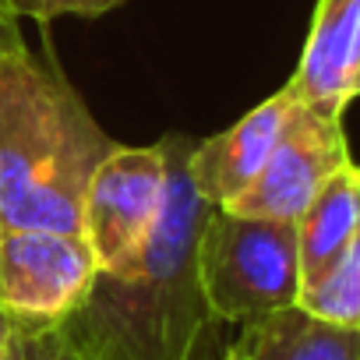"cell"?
<instances>
[{
    "mask_svg": "<svg viewBox=\"0 0 360 360\" xmlns=\"http://www.w3.org/2000/svg\"><path fill=\"white\" fill-rule=\"evenodd\" d=\"M159 216L120 269H99L89 297L57 325L78 360H195L216 325L198 283V237L212 205L188 173L191 138L169 134Z\"/></svg>",
    "mask_w": 360,
    "mask_h": 360,
    "instance_id": "cell-1",
    "label": "cell"
},
{
    "mask_svg": "<svg viewBox=\"0 0 360 360\" xmlns=\"http://www.w3.org/2000/svg\"><path fill=\"white\" fill-rule=\"evenodd\" d=\"M113 148L53 60L0 53V230L82 233L85 188Z\"/></svg>",
    "mask_w": 360,
    "mask_h": 360,
    "instance_id": "cell-2",
    "label": "cell"
},
{
    "mask_svg": "<svg viewBox=\"0 0 360 360\" xmlns=\"http://www.w3.org/2000/svg\"><path fill=\"white\" fill-rule=\"evenodd\" d=\"M198 283L212 318L226 325L297 304V223L212 209L198 237Z\"/></svg>",
    "mask_w": 360,
    "mask_h": 360,
    "instance_id": "cell-3",
    "label": "cell"
},
{
    "mask_svg": "<svg viewBox=\"0 0 360 360\" xmlns=\"http://www.w3.org/2000/svg\"><path fill=\"white\" fill-rule=\"evenodd\" d=\"M99 262L82 233L0 230V307L53 328L92 290Z\"/></svg>",
    "mask_w": 360,
    "mask_h": 360,
    "instance_id": "cell-4",
    "label": "cell"
},
{
    "mask_svg": "<svg viewBox=\"0 0 360 360\" xmlns=\"http://www.w3.org/2000/svg\"><path fill=\"white\" fill-rule=\"evenodd\" d=\"M353 159L342 134V117L293 99L286 127L265 169L237 202L226 205V212L272 223H297L325 180Z\"/></svg>",
    "mask_w": 360,
    "mask_h": 360,
    "instance_id": "cell-5",
    "label": "cell"
},
{
    "mask_svg": "<svg viewBox=\"0 0 360 360\" xmlns=\"http://www.w3.org/2000/svg\"><path fill=\"white\" fill-rule=\"evenodd\" d=\"M166 191V145L113 148L92 173L82 202V237L99 269L127 265L145 244Z\"/></svg>",
    "mask_w": 360,
    "mask_h": 360,
    "instance_id": "cell-6",
    "label": "cell"
},
{
    "mask_svg": "<svg viewBox=\"0 0 360 360\" xmlns=\"http://www.w3.org/2000/svg\"><path fill=\"white\" fill-rule=\"evenodd\" d=\"M290 110H293V92L279 89L276 96L258 103L251 113H244L223 134H212V138L191 145L188 173L195 180L198 195L212 209H226L255 184V176L265 169V162L286 127Z\"/></svg>",
    "mask_w": 360,
    "mask_h": 360,
    "instance_id": "cell-7",
    "label": "cell"
},
{
    "mask_svg": "<svg viewBox=\"0 0 360 360\" xmlns=\"http://www.w3.org/2000/svg\"><path fill=\"white\" fill-rule=\"evenodd\" d=\"M360 68V0H318L300 64L286 89L297 103L339 113L353 99Z\"/></svg>",
    "mask_w": 360,
    "mask_h": 360,
    "instance_id": "cell-8",
    "label": "cell"
},
{
    "mask_svg": "<svg viewBox=\"0 0 360 360\" xmlns=\"http://www.w3.org/2000/svg\"><path fill=\"white\" fill-rule=\"evenodd\" d=\"M226 360H360V328L332 325L300 304L240 321Z\"/></svg>",
    "mask_w": 360,
    "mask_h": 360,
    "instance_id": "cell-9",
    "label": "cell"
},
{
    "mask_svg": "<svg viewBox=\"0 0 360 360\" xmlns=\"http://www.w3.org/2000/svg\"><path fill=\"white\" fill-rule=\"evenodd\" d=\"M360 233V176L356 166L335 169L297 219L300 290L311 286Z\"/></svg>",
    "mask_w": 360,
    "mask_h": 360,
    "instance_id": "cell-10",
    "label": "cell"
},
{
    "mask_svg": "<svg viewBox=\"0 0 360 360\" xmlns=\"http://www.w3.org/2000/svg\"><path fill=\"white\" fill-rule=\"evenodd\" d=\"M297 304L321 321L360 328V233L311 286L300 290Z\"/></svg>",
    "mask_w": 360,
    "mask_h": 360,
    "instance_id": "cell-11",
    "label": "cell"
},
{
    "mask_svg": "<svg viewBox=\"0 0 360 360\" xmlns=\"http://www.w3.org/2000/svg\"><path fill=\"white\" fill-rule=\"evenodd\" d=\"M124 0H8V8L18 15V18H36V22H53V18H64V15H82V18H96V15H106L113 11Z\"/></svg>",
    "mask_w": 360,
    "mask_h": 360,
    "instance_id": "cell-12",
    "label": "cell"
},
{
    "mask_svg": "<svg viewBox=\"0 0 360 360\" xmlns=\"http://www.w3.org/2000/svg\"><path fill=\"white\" fill-rule=\"evenodd\" d=\"M25 46L22 32H18V15L8 8V0H0V53Z\"/></svg>",
    "mask_w": 360,
    "mask_h": 360,
    "instance_id": "cell-13",
    "label": "cell"
},
{
    "mask_svg": "<svg viewBox=\"0 0 360 360\" xmlns=\"http://www.w3.org/2000/svg\"><path fill=\"white\" fill-rule=\"evenodd\" d=\"M223 325H226V321H216V325L205 332V339H202L195 360H226V335H223Z\"/></svg>",
    "mask_w": 360,
    "mask_h": 360,
    "instance_id": "cell-14",
    "label": "cell"
},
{
    "mask_svg": "<svg viewBox=\"0 0 360 360\" xmlns=\"http://www.w3.org/2000/svg\"><path fill=\"white\" fill-rule=\"evenodd\" d=\"M360 96V68H356V78H353V99Z\"/></svg>",
    "mask_w": 360,
    "mask_h": 360,
    "instance_id": "cell-15",
    "label": "cell"
},
{
    "mask_svg": "<svg viewBox=\"0 0 360 360\" xmlns=\"http://www.w3.org/2000/svg\"><path fill=\"white\" fill-rule=\"evenodd\" d=\"M60 342H64V339H60ZM60 360H78V356H75V353H71V349L64 346V356H60Z\"/></svg>",
    "mask_w": 360,
    "mask_h": 360,
    "instance_id": "cell-16",
    "label": "cell"
},
{
    "mask_svg": "<svg viewBox=\"0 0 360 360\" xmlns=\"http://www.w3.org/2000/svg\"><path fill=\"white\" fill-rule=\"evenodd\" d=\"M356 176H360V166H356Z\"/></svg>",
    "mask_w": 360,
    "mask_h": 360,
    "instance_id": "cell-17",
    "label": "cell"
}]
</instances>
